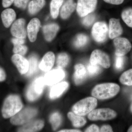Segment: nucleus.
<instances>
[{
    "label": "nucleus",
    "mask_w": 132,
    "mask_h": 132,
    "mask_svg": "<svg viewBox=\"0 0 132 132\" xmlns=\"http://www.w3.org/2000/svg\"><path fill=\"white\" fill-rule=\"evenodd\" d=\"M30 0H14L15 6L19 8L25 9Z\"/></svg>",
    "instance_id": "f704fd0d"
},
{
    "label": "nucleus",
    "mask_w": 132,
    "mask_h": 132,
    "mask_svg": "<svg viewBox=\"0 0 132 132\" xmlns=\"http://www.w3.org/2000/svg\"><path fill=\"white\" fill-rule=\"evenodd\" d=\"M68 117L75 127H82L87 123V121L85 118L80 116L77 115L72 112H69L68 113Z\"/></svg>",
    "instance_id": "b1692460"
},
{
    "label": "nucleus",
    "mask_w": 132,
    "mask_h": 132,
    "mask_svg": "<svg viewBox=\"0 0 132 132\" xmlns=\"http://www.w3.org/2000/svg\"><path fill=\"white\" fill-rule=\"evenodd\" d=\"M88 41L87 36L84 34H79L76 36L73 41L75 47L79 48L84 46Z\"/></svg>",
    "instance_id": "c756f323"
},
{
    "label": "nucleus",
    "mask_w": 132,
    "mask_h": 132,
    "mask_svg": "<svg viewBox=\"0 0 132 132\" xmlns=\"http://www.w3.org/2000/svg\"><path fill=\"white\" fill-rule=\"evenodd\" d=\"M12 42L13 45H23L25 42L24 39L15 38L12 39Z\"/></svg>",
    "instance_id": "e433bc0d"
},
{
    "label": "nucleus",
    "mask_w": 132,
    "mask_h": 132,
    "mask_svg": "<svg viewBox=\"0 0 132 132\" xmlns=\"http://www.w3.org/2000/svg\"><path fill=\"white\" fill-rule=\"evenodd\" d=\"M97 105V100L94 97H88L78 101L73 106V112L77 115L84 116L90 113Z\"/></svg>",
    "instance_id": "7ed1b4c3"
},
{
    "label": "nucleus",
    "mask_w": 132,
    "mask_h": 132,
    "mask_svg": "<svg viewBox=\"0 0 132 132\" xmlns=\"http://www.w3.org/2000/svg\"><path fill=\"white\" fill-rule=\"evenodd\" d=\"M76 7V3L73 0H68L62 7L61 10V16L63 19H68Z\"/></svg>",
    "instance_id": "412c9836"
},
{
    "label": "nucleus",
    "mask_w": 132,
    "mask_h": 132,
    "mask_svg": "<svg viewBox=\"0 0 132 132\" xmlns=\"http://www.w3.org/2000/svg\"><path fill=\"white\" fill-rule=\"evenodd\" d=\"M25 19H20L16 20L11 27V33L15 38L25 39L27 36Z\"/></svg>",
    "instance_id": "f8f14e48"
},
{
    "label": "nucleus",
    "mask_w": 132,
    "mask_h": 132,
    "mask_svg": "<svg viewBox=\"0 0 132 132\" xmlns=\"http://www.w3.org/2000/svg\"><path fill=\"white\" fill-rule=\"evenodd\" d=\"M12 60L21 74H26L27 72L29 67L28 61L23 56L15 54L12 56Z\"/></svg>",
    "instance_id": "4468645a"
},
{
    "label": "nucleus",
    "mask_w": 132,
    "mask_h": 132,
    "mask_svg": "<svg viewBox=\"0 0 132 132\" xmlns=\"http://www.w3.org/2000/svg\"><path fill=\"white\" fill-rule=\"evenodd\" d=\"M120 87L114 83H105L95 86L92 90L93 97L100 100H107L115 96L119 92Z\"/></svg>",
    "instance_id": "f257e3e1"
},
{
    "label": "nucleus",
    "mask_w": 132,
    "mask_h": 132,
    "mask_svg": "<svg viewBox=\"0 0 132 132\" xmlns=\"http://www.w3.org/2000/svg\"><path fill=\"white\" fill-rule=\"evenodd\" d=\"M127 132H132V126H131L129 128V129L128 130Z\"/></svg>",
    "instance_id": "c03bdc74"
},
{
    "label": "nucleus",
    "mask_w": 132,
    "mask_h": 132,
    "mask_svg": "<svg viewBox=\"0 0 132 132\" xmlns=\"http://www.w3.org/2000/svg\"><path fill=\"white\" fill-rule=\"evenodd\" d=\"M37 111L35 109L27 108L21 110L15 115L11 117L10 122L13 125H23L29 121L37 114Z\"/></svg>",
    "instance_id": "39448f33"
},
{
    "label": "nucleus",
    "mask_w": 132,
    "mask_h": 132,
    "mask_svg": "<svg viewBox=\"0 0 132 132\" xmlns=\"http://www.w3.org/2000/svg\"><path fill=\"white\" fill-rule=\"evenodd\" d=\"M55 61V56L52 52L47 53L43 57L39 67L43 71L47 72L49 71L54 65Z\"/></svg>",
    "instance_id": "dca6fc26"
},
{
    "label": "nucleus",
    "mask_w": 132,
    "mask_h": 132,
    "mask_svg": "<svg viewBox=\"0 0 132 132\" xmlns=\"http://www.w3.org/2000/svg\"><path fill=\"white\" fill-rule=\"evenodd\" d=\"M124 58L123 56H118L116 60V68L118 69H121L123 68L124 64Z\"/></svg>",
    "instance_id": "c9c22d12"
},
{
    "label": "nucleus",
    "mask_w": 132,
    "mask_h": 132,
    "mask_svg": "<svg viewBox=\"0 0 132 132\" xmlns=\"http://www.w3.org/2000/svg\"><path fill=\"white\" fill-rule=\"evenodd\" d=\"M130 109H131V112L132 113V103L131 105V107H130Z\"/></svg>",
    "instance_id": "a18cd8bd"
},
{
    "label": "nucleus",
    "mask_w": 132,
    "mask_h": 132,
    "mask_svg": "<svg viewBox=\"0 0 132 132\" xmlns=\"http://www.w3.org/2000/svg\"><path fill=\"white\" fill-rule=\"evenodd\" d=\"M69 58L66 53H62L58 55L57 60V67L59 68H63L67 65L69 62Z\"/></svg>",
    "instance_id": "c85d7f7f"
},
{
    "label": "nucleus",
    "mask_w": 132,
    "mask_h": 132,
    "mask_svg": "<svg viewBox=\"0 0 132 132\" xmlns=\"http://www.w3.org/2000/svg\"><path fill=\"white\" fill-rule=\"evenodd\" d=\"M82 20L83 25L86 26H90L94 22L95 19V16L93 14H89L85 16Z\"/></svg>",
    "instance_id": "72a5a7b5"
},
{
    "label": "nucleus",
    "mask_w": 132,
    "mask_h": 132,
    "mask_svg": "<svg viewBox=\"0 0 132 132\" xmlns=\"http://www.w3.org/2000/svg\"><path fill=\"white\" fill-rule=\"evenodd\" d=\"M109 36L111 39L118 38L123 33V29L118 19L112 18L109 20Z\"/></svg>",
    "instance_id": "ddd939ff"
},
{
    "label": "nucleus",
    "mask_w": 132,
    "mask_h": 132,
    "mask_svg": "<svg viewBox=\"0 0 132 132\" xmlns=\"http://www.w3.org/2000/svg\"><path fill=\"white\" fill-rule=\"evenodd\" d=\"M116 56H124L130 52L132 48L131 43L124 38H116L113 40Z\"/></svg>",
    "instance_id": "9d476101"
},
{
    "label": "nucleus",
    "mask_w": 132,
    "mask_h": 132,
    "mask_svg": "<svg viewBox=\"0 0 132 132\" xmlns=\"http://www.w3.org/2000/svg\"><path fill=\"white\" fill-rule=\"evenodd\" d=\"M108 32V27L105 22H98L95 23L92 28V36L97 42H104L106 40Z\"/></svg>",
    "instance_id": "0eeeda50"
},
{
    "label": "nucleus",
    "mask_w": 132,
    "mask_h": 132,
    "mask_svg": "<svg viewBox=\"0 0 132 132\" xmlns=\"http://www.w3.org/2000/svg\"><path fill=\"white\" fill-rule=\"evenodd\" d=\"M40 25V21L37 18L32 19L29 23L27 31L29 39L31 42H34L36 40Z\"/></svg>",
    "instance_id": "2eb2a0df"
},
{
    "label": "nucleus",
    "mask_w": 132,
    "mask_h": 132,
    "mask_svg": "<svg viewBox=\"0 0 132 132\" xmlns=\"http://www.w3.org/2000/svg\"><path fill=\"white\" fill-rule=\"evenodd\" d=\"M49 120L53 129L54 130H57L61 124L62 121L61 115L59 112L54 113L50 116Z\"/></svg>",
    "instance_id": "bb28decb"
},
{
    "label": "nucleus",
    "mask_w": 132,
    "mask_h": 132,
    "mask_svg": "<svg viewBox=\"0 0 132 132\" xmlns=\"http://www.w3.org/2000/svg\"><path fill=\"white\" fill-rule=\"evenodd\" d=\"M28 48L26 46L23 45H14L13 51L14 53L15 54H19L20 55H24L27 52Z\"/></svg>",
    "instance_id": "473e14b6"
},
{
    "label": "nucleus",
    "mask_w": 132,
    "mask_h": 132,
    "mask_svg": "<svg viewBox=\"0 0 132 132\" xmlns=\"http://www.w3.org/2000/svg\"><path fill=\"white\" fill-rule=\"evenodd\" d=\"M29 67L27 72L26 74L27 76H30L35 73L37 70L38 64V58L35 55H32L28 60Z\"/></svg>",
    "instance_id": "a878e982"
},
{
    "label": "nucleus",
    "mask_w": 132,
    "mask_h": 132,
    "mask_svg": "<svg viewBox=\"0 0 132 132\" xmlns=\"http://www.w3.org/2000/svg\"><path fill=\"white\" fill-rule=\"evenodd\" d=\"M117 116L115 111L111 109H98L93 110L88 114V118L92 121L107 120L112 119Z\"/></svg>",
    "instance_id": "423d86ee"
},
{
    "label": "nucleus",
    "mask_w": 132,
    "mask_h": 132,
    "mask_svg": "<svg viewBox=\"0 0 132 132\" xmlns=\"http://www.w3.org/2000/svg\"><path fill=\"white\" fill-rule=\"evenodd\" d=\"M105 2L113 4V5H119L122 4L125 0H104Z\"/></svg>",
    "instance_id": "58836bf2"
},
{
    "label": "nucleus",
    "mask_w": 132,
    "mask_h": 132,
    "mask_svg": "<svg viewBox=\"0 0 132 132\" xmlns=\"http://www.w3.org/2000/svg\"><path fill=\"white\" fill-rule=\"evenodd\" d=\"M120 81L123 85L132 86V69L123 73L120 76Z\"/></svg>",
    "instance_id": "7c9ffc66"
},
{
    "label": "nucleus",
    "mask_w": 132,
    "mask_h": 132,
    "mask_svg": "<svg viewBox=\"0 0 132 132\" xmlns=\"http://www.w3.org/2000/svg\"><path fill=\"white\" fill-rule=\"evenodd\" d=\"M45 85L44 78L40 77L34 81L28 89L26 93L29 101H34L40 97Z\"/></svg>",
    "instance_id": "20e7f679"
},
{
    "label": "nucleus",
    "mask_w": 132,
    "mask_h": 132,
    "mask_svg": "<svg viewBox=\"0 0 132 132\" xmlns=\"http://www.w3.org/2000/svg\"><path fill=\"white\" fill-rule=\"evenodd\" d=\"M59 132H80L81 131L76 129H69V130H61L59 131Z\"/></svg>",
    "instance_id": "37998d69"
},
{
    "label": "nucleus",
    "mask_w": 132,
    "mask_h": 132,
    "mask_svg": "<svg viewBox=\"0 0 132 132\" xmlns=\"http://www.w3.org/2000/svg\"><path fill=\"white\" fill-rule=\"evenodd\" d=\"M68 84L67 82H62L54 85L50 90V97L51 99L58 98L63 94L68 88Z\"/></svg>",
    "instance_id": "4be33fe9"
},
{
    "label": "nucleus",
    "mask_w": 132,
    "mask_h": 132,
    "mask_svg": "<svg viewBox=\"0 0 132 132\" xmlns=\"http://www.w3.org/2000/svg\"><path fill=\"white\" fill-rule=\"evenodd\" d=\"M45 4V0H32L29 3L28 12L31 15L36 14L44 7Z\"/></svg>",
    "instance_id": "5701e85b"
},
{
    "label": "nucleus",
    "mask_w": 132,
    "mask_h": 132,
    "mask_svg": "<svg viewBox=\"0 0 132 132\" xmlns=\"http://www.w3.org/2000/svg\"><path fill=\"white\" fill-rule=\"evenodd\" d=\"M65 76L64 71L62 68H58L48 72L44 77L45 85H53L63 80Z\"/></svg>",
    "instance_id": "9b49d317"
},
{
    "label": "nucleus",
    "mask_w": 132,
    "mask_h": 132,
    "mask_svg": "<svg viewBox=\"0 0 132 132\" xmlns=\"http://www.w3.org/2000/svg\"><path fill=\"white\" fill-rule=\"evenodd\" d=\"M90 63L98 65L105 68H108L111 66L109 57L106 53L99 50L93 51L90 58Z\"/></svg>",
    "instance_id": "6e6552de"
},
{
    "label": "nucleus",
    "mask_w": 132,
    "mask_h": 132,
    "mask_svg": "<svg viewBox=\"0 0 132 132\" xmlns=\"http://www.w3.org/2000/svg\"><path fill=\"white\" fill-rule=\"evenodd\" d=\"M6 74L5 71L1 68L0 67V82L4 81L6 79Z\"/></svg>",
    "instance_id": "79ce46f5"
},
{
    "label": "nucleus",
    "mask_w": 132,
    "mask_h": 132,
    "mask_svg": "<svg viewBox=\"0 0 132 132\" xmlns=\"http://www.w3.org/2000/svg\"><path fill=\"white\" fill-rule=\"evenodd\" d=\"M64 0H52L50 3V13L52 17L55 19L58 17L59 10Z\"/></svg>",
    "instance_id": "393cba45"
},
{
    "label": "nucleus",
    "mask_w": 132,
    "mask_h": 132,
    "mask_svg": "<svg viewBox=\"0 0 132 132\" xmlns=\"http://www.w3.org/2000/svg\"><path fill=\"white\" fill-rule=\"evenodd\" d=\"M59 26L55 23L45 25L43 28V31L46 40L51 41L54 39L59 30Z\"/></svg>",
    "instance_id": "f3484780"
},
{
    "label": "nucleus",
    "mask_w": 132,
    "mask_h": 132,
    "mask_svg": "<svg viewBox=\"0 0 132 132\" xmlns=\"http://www.w3.org/2000/svg\"><path fill=\"white\" fill-rule=\"evenodd\" d=\"M100 132H113L111 126L109 125H104L102 127L100 130Z\"/></svg>",
    "instance_id": "ea45409f"
},
{
    "label": "nucleus",
    "mask_w": 132,
    "mask_h": 132,
    "mask_svg": "<svg viewBox=\"0 0 132 132\" xmlns=\"http://www.w3.org/2000/svg\"><path fill=\"white\" fill-rule=\"evenodd\" d=\"M98 127L95 125H92L90 126L85 130V132H100Z\"/></svg>",
    "instance_id": "4c0bfd02"
},
{
    "label": "nucleus",
    "mask_w": 132,
    "mask_h": 132,
    "mask_svg": "<svg viewBox=\"0 0 132 132\" xmlns=\"http://www.w3.org/2000/svg\"><path fill=\"white\" fill-rule=\"evenodd\" d=\"M87 70L89 75L94 76L100 72L101 68L98 65H93L90 63L87 66Z\"/></svg>",
    "instance_id": "2f4dec72"
},
{
    "label": "nucleus",
    "mask_w": 132,
    "mask_h": 132,
    "mask_svg": "<svg viewBox=\"0 0 132 132\" xmlns=\"http://www.w3.org/2000/svg\"><path fill=\"white\" fill-rule=\"evenodd\" d=\"M22 104L20 98L16 95H11L5 99L2 110V114L5 119L15 115L22 108Z\"/></svg>",
    "instance_id": "f03ea898"
},
{
    "label": "nucleus",
    "mask_w": 132,
    "mask_h": 132,
    "mask_svg": "<svg viewBox=\"0 0 132 132\" xmlns=\"http://www.w3.org/2000/svg\"><path fill=\"white\" fill-rule=\"evenodd\" d=\"M44 126L43 120H36L31 121L20 128L19 132H37L41 130Z\"/></svg>",
    "instance_id": "6ab92c4d"
},
{
    "label": "nucleus",
    "mask_w": 132,
    "mask_h": 132,
    "mask_svg": "<svg viewBox=\"0 0 132 132\" xmlns=\"http://www.w3.org/2000/svg\"><path fill=\"white\" fill-rule=\"evenodd\" d=\"M75 72L73 80L76 85L81 84L86 78L87 71L85 66L81 64H78L75 66Z\"/></svg>",
    "instance_id": "aec40b11"
},
{
    "label": "nucleus",
    "mask_w": 132,
    "mask_h": 132,
    "mask_svg": "<svg viewBox=\"0 0 132 132\" xmlns=\"http://www.w3.org/2000/svg\"><path fill=\"white\" fill-rule=\"evenodd\" d=\"M1 16L3 24L5 27L8 28L16 19V13L13 9H7L3 11Z\"/></svg>",
    "instance_id": "a211bd4d"
},
{
    "label": "nucleus",
    "mask_w": 132,
    "mask_h": 132,
    "mask_svg": "<svg viewBox=\"0 0 132 132\" xmlns=\"http://www.w3.org/2000/svg\"><path fill=\"white\" fill-rule=\"evenodd\" d=\"M121 16L126 24L132 28V8L124 10L122 12Z\"/></svg>",
    "instance_id": "cd10ccee"
},
{
    "label": "nucleus",
    "mask_w": 132,
    "mask_h": 132,
    "mask_svg": "<svg viewBox=\"0 0 132 132\" xmlns=\"http://www.w3.org/2000/svg\"><path fill=\"white\" fill-rule=\"evenodd\" d=\"M97 0H78L76 10L80 17H84L93 12L97 6Z\"/></svg>",
    "instance_id": "1a4fd4ad"
},
{
    "label": "nucleus",
    "mask_w": 132,
    "mask_h": 132,
    "mask_svg": "<svg viewBox=\"0 0 132 132\" xmlns=\"http://www.w3.org/2000/svg\"><path fill=\"white\" fill-rule=\"evenodd\" d=\"M14 0H2L3 6L4 8H7L10 6L12 5Z\"/></svg>",
    "instance_id": "a19ab883"
}]
</instances>
